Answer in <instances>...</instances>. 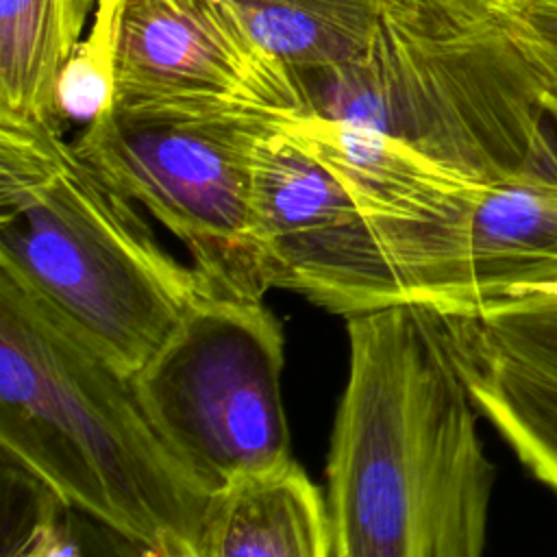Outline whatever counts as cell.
<instances>
[{
    "label": "cell",
    "instance_id": "cell-1",
    "mask_svg": "<svg viewBox=\"0 0 557 557\" xmlns=\"http://www.w3.org/2000/svg\"><path fill=\"white\" fill-rule=\"evenodd\" d=\"M348 379L326 459L333 557H479L496 466L444 315H346Z\"/></svg>",
    "mask_w": 557,
    "mask_h": 557
},
{
    "label": "cell",
    "instance_id": "cell-2",
    "mask_svg": "<svg viewBox=\"0 0 557 557\" xmlns=\"http://www.w3.org/2000/svg\"><path fill=\"white\" fill-rule=\"evenodd\" d=\"M2 457L150 557H198L211 494L150 422L133 372L0 257Z\"/></svg>",
    "mask_w": 557,
    "mask_h": 557
},
{
    "label": "cell",
    "instance_id": "cell-3",
    "mask_svg": "<svg viewBox=\"0 0 557 557\" xmlns=\"http://www.w3.org/2000/svg\"><path fill=\"white\" fill-rule=\"evenodd\" d=\"M298 78L309 113L376 128L466 181L557 174V120L492 0H383L359 61Z\"/></svg>",
    "mask_w": 557,
    "mask_h": 557
},
{
    "label": "cell",
    "instance_id": "cell-4",
    "mask_svg": "<svg viewBox=\"0 0 557 557\" xmlns=\"http://www.w3.org/2000/svg\"><path fill=\"white\" fill-rule=\"evenodd\" d=\"M0 257L131 372L207 294L57 120H0Z\"/></svg>",
    "mask_w": 557,
    "mask_h": 557
},
{
    "label": "cell",
    "instance_id": "cell-5",
    "mask_svg": "<svg viewBox=\"0 0 557 557\" xmlns=\"http://www.w3.org/2000/svg\"><path fill=\"white\" fill-rule=\"evenodd\" d=\"M285 120L263 113L109 109L72 141L189 252L209 296L263 300L274 270L255 207V150Z\"/></svg>",
    "mask_w": 557,
    "mask_h": 557
},
{
    "label": "cell",
    "instance_id": "cell-6",
    "mask_svg": "<svg viewBox=\"0 0 557 557\" xmlns=\"http://www.w3.org/2000/svg\"><path fill=\"white\" fill-rule=\"evenodd\" d=\"M283 346L263 300L205 294L133 372L150 422L209 494L292 457Z\"/></svg>",
    "mask_w": 557,
    "mask_h": 557
},
{
    "label": "cell",
    "instance_id": "cell-7",
    "mask_svg": "<svg viewBox=\"0 0 557 557\" xmlns=\"http://www.w3.org/2000/svg\"><path fill=\"white\" fill-rule=\"evenodd\" d=\"M372 228L385 305L476 313L557 285V174L463 183L422 218Z\"/></svg>",
    "mask_w": 557,
    "mask_h": 557
},
{
    "label": "cell",
    "instance_id": "cell-8",
    "mask_svg": "<svg viewBox=\"0 0 557 557\" xmlns=\"http://www.w3.org/2000/svg\"><path fill=\"white\" fill-rule=\"evenodd\" d=\"M124 113H309L296 72L261 48L228 0H98Z\"/></svg>",
    "mask_w": 557,
    "mask_h": 557
},
{
    "label": "cell",
    "instance_id": "cell-9",
    "mask_svg": "<svg viewBox=\"0 0 557 557\" xmlns=\"http://www.w3.org/2000/svg\"><path fill=\"white\" fill-rule=\"evenodd\" d=\"M255 207L274 287L350 315L372 309L379 259L339 176L276 124L255 150Z\"/></svg>",
    "mask_w": 557,
    "mask_h": 557
},
{
    "label": "cell",
    "instance_id": "cell-10",
    "mask_svg": "<svg viewBox=\"0 0 557 557\" xmlns=\"http://www.w3.org/2000/svg\"><path fill=\"white\" fill-rule=\"evenodd\" d=\"M198 557H333L326 496L292 457L244 474L211 494Z\"/></svg>",
    "mask_w": 557,
    "mask_h": 557
},
{
    "label": "cell",
    "instance_id": "cell-11",
    "mask_svg": "<svg viewBox=\"0 0 557 557\" xmlns=\"http://www.w3.org/2000/svg\"><path fill=\"white\" fill-rule=\"evenodd\" d=\"M444 322L476 409L522 466L557 492V374L468 337L448 315Z\"/></svg>",
    "mask_w": 557,
    "mask_h": 557
},
{
    "label": "cell",
    "instance_id": "cell-12",
    "mask_svg": "<svg viewBox=\"0 0 557 557\" xmlns=\"http://www.w3.org/2000/svg\"><path fill=\"white\" fill-rule=\"evenodd\" d=\"M98 0H0V120H57L54 83Z\"/></svg>",
    "mask_w": 557,
    "mask_h": 557
},
{
    "label": "cell",
    "instance_id": "cell-13",
    "mask_svg": "<svg viewBox=\"0 0 557 557\" xmlns=\"http://www.w3.org/2000/svg\"><path fill=\"white\" fill-rule=\"evenodd\" d=\"M255 41L296 76L359 61L383 0H228Z\"/></svg>",
    "mask_w": 557,
    "mask_h": 557
},
{
    "label": "cell",
    "instance_id": "cell-14",
    "mask_svg": "<svg viewBox=\"0 0 557 557\" xmlns=\"http://www.w3.org/2000/svg\"><path fill=\"white\" fill-rule=\"evenodd\" d=\"M444 315L468 337L557 374V285L476 313Z\"/></svg>",
    "mask_w": 557,
    "mask_h": 557
},
{
    "label": "cell",
    "instance_id": "cell-15",
    "mask_svg": "<svg viewBox=\"0 0 557 557\" xmlns=\"http://www.w3.org/2000/svg\"><path fill=\"white\" fill-rule=\"evenodd\" d=\"M115 102V65L109 33L100 22H91L87 39L59 70L54 83V115L59 122L91 124Z\"/></svg>",
    "mask_w": 557,
    "mask_h": 557
},
{
    "label": "cell",
    "instance_id": "cell-16",
    "mask_svg": "<svg viewBox=\"0 0 557 557\" xmlns=\"http://www.w3.org/2000/svg\"><path fill=\"white\" fill-rule=\"evenodd\" d=\"M557 120V0H492Z\"/></svg>",
    "mask_w": 557,
    "mask_h": 557
}]
</instances>
